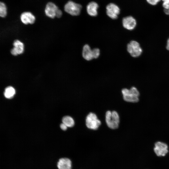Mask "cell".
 Masks as SVG:
<instances>
[{"instance_id":"obj_8","label":"cell","mask_w":169,"mask_h":169,"mask_svg":"<svg viewBox=\"0 0 169 169\" xmlns=\"http://www.w3.org/2000/svg\"><path fill=\"white\" fill-rule=\"evenodd\" d=\"M122 22L123 27L130 30L134 29L137 24L136 19L131 16H127L124 18Z\"/></svg>"},{"instance_id":"obj_20","label":"cell","mask_w":169,"mask_h":169,"mask_svg":"<svg viewBox=\"0 0 169 169\" xmlns=\"http://www.w3.org/2000/svg\"><path fill=\"white\" fill-rule=\"evenodd\" d=\"M161 2L164 9H169V0H161Z\"/></svg>"},{"instance_id":"obj_16","label":"cell","mask_w":169,"mask_h":169,"mask_svg":"<svg viewBox=\"0 0 169 169\" xmlns=\"http://www.w3.org/2000/svg\"><path fill=\"white\" fill-rule=\"evenodd\" d=\"M15 93V89L13 87L9 86L5 88L4 95L6 98L11 99L14 96Z\"/></svg>"},{"instance_id":"obj_18","label":"cell","mask_w":169,"mask_h":169,"mask_svg":"<svg viewBox=\"0 0 169 169\" xmlns=\"http://www.w3.org/2000/svg\"><path fill=\"white\" fill-rule=\"evenodd\" d=\"M149 5L152 6H155L161 2V0H146Z\"/></svg>"},{"instance_id":"obj_11","label":"cell","mask_w":169,"mask_h":169,"mask_svg":"<svg viewBox=\"0 0 169 169\" xmlns=\"http://www.w3.org/2000/svg\"><path fill=\"white\" fill-rule=\"evenodd\" d=\"M14 48L11 50V54L16 56L22 54L24 51V45L23 43L19 40H16L13 43Z\"/></svg>"},{"instance_id":"obj_13","label":"cell","mask_w":169,"mask_h":169,"mask_svg":"<svg viewBox=\"0 0 169 169\" xmlns=\"http://www.w3.org/2000/svg\"><path fill=\"white\" fill-rule=\"evenodd\" d=\"M99 7L98 4L95 2L90 3L86 7L87 11L90 16H96L98 14L97 9Z\"/></svg>"},{"instance_id":"obj_22","label":"cell","mask_w":169,"mask_h":169,"mask_svg":"<svg viewBox=\"0 0 169 169\" xmlns=\"http://www.w3.org/2000/svg\"><path fill=\"white\" fill-rule=\"evenodd\" d=\"M60 127L63 131H66L67 129V127L63 123L60 125Z\"/></svg>"},{"instance_id":"obj_4","label":"cell","mask_w":169,"mask_h":169,"mask_svg":"<svg viewBox=\"0 0 169 169\" xmlns=\"http://www.w3.org/2000/svg\"><path fill=\"white\" fill-rule=\"evenodd\" d=\"M82 8V6L78 3L70 1L64 7L65 11L72 16H77L79 14Z\"/></svg>"},{"instance_id":"obj_24","label":"cell","mask_w":169,"mask_h":169,"mask_svg":"<svg viewBox=\"0 0 169 169\" xmlns=\"http://www.w3.org/2000/svg\"><path fill=\"white\" fill-rule=\"evenodd\" d=\"M166 48L167 49L169 50V38L167 40Z\"/></svg>"},{"instance_id":"obj_5","label":"cell","mask_w":169,"mask_h":169,"mask_svg":"<svg viewBox=\"0 0 169 169\" xmlns=\"http://www.w3.org/2000/svg\"><path fill=\"white\" fill-rule=\"evenodd\" d=\"M127 50L133 57H137L140 56L142 51L139 44L136 41H131L127 45Z\"/></svg>"},{"instance_id":"obj_7","label":"cell","mask_w":169,"mask_h":169,"mask_svg":"<svg viewBox=\"0 0 169 169\" xmlns=\"http://www.w3.org/2000/svg\"><path fill=\"white\" fill-rule=\"evenodd\" d=\"M107 15L112 19H116L120 14V9L119 7L113 3L108 4L106 7Z\"/></svg>"},{"instance_id":"obj_9","label":"cell","mask_w":169,"mask_h":169,"mask_svg":"<svg viewBox=\"0 0 169 169\" xmlns=\"http://www.w3.org/2000/svg\"><path fill=\"white\" fill-rule=\"evenodd\" d=\"M57 166L58 169H72V161L67 157H61L57 162Z\"/></svg>"},{"instance_id":"obj_19","label":"cell","mask_w":169,"mask_h":169,"mask_svg":"<svg viewBox=\"0 0 169 169\" xmlns=\"http://www.w3.org/2000/svg\"><path fill=\"white\" fill-rule=\"evenodd\" d=\"M93 59L98 58L100 54V50L99 49L95 48L92 49Z\"/></svg>"},{"instance_id":"obj_3","label":"cell","mask_w":169,"mask_h":169,"mask_svg":"<svg viewBox=\"0 0 169 169\" xmlns=\"http://www.w3.org/2000/svg\"><path fill=\"white\" fill-rule=\"evenodd\" d=\"M85 121L87 127L93 130L97 129L101 124L96 115L92 112H90L87 116Z\"/></svg>"},{"instance_id":"obj_14","label":"cell","mask_w":169,"mask_h":169,"mask_svg":"<svg viewBox=\"0 0 169 169\" xmlns=\"http://www.w3.org/2000/svg\"><path fill=\"white\" fill-rule=\"evenodd\" d=\"M82 55L83 58L89 61L93 59L92 50L88 44L84 46Z\"/></svg>"},{"instance_id":"obj_12","label":"cell","mask_w":169,"mask_h":169,"mask_svg":"<svg viewBox=\"0 0 169 169\" xmlns=\"http://www.w3.org/2000/svg\"><path fill=\"white\" fill-rule=\"evenodd\" d=\"M20 19L22 22L25 24H33L35 21L34 16L30 12H24L21 14Z\"/></svg>"},{"instance_id":"obj_2","label":"cell","mask_w":169,"mask_h":169,"mask_svg":"<svg viewBox=\"0 0 169 169\" xmlns=\"http://www.w3.org/2000/svg\"><path fill=\"white\" fill-rule=\"evenodd\" d=\"M105 121L108 126L110 129L117 128L120 122V118L117 112L115 111H107L105 114Z\"/></svg>"},{"instance_id":"obj_1","label":"cell","mask_w":169,"mask_h":169,"mask_svg":"<svg viewBox=\"0 0 169 169\" xmlns=\"http://www.w3.org/2000/svg\"><path fill=\"white\" fill-rule=\"evenodd\" d=\"M121 92L124 100L131 103H136L139 100L140 93L138 90L135 87H132L130 89L124 88Z\"/></svg>"},{"instance_id":"obj_10","label":"cell","mask_w":169,"mask_h":169,"mask_svg":"<svg viewBox=\"0 0 169 169\" xmlns=\"http://www.w3.org/2000/svg\"><path fill=\"white\" fill-rule=\"evenodd\" d=\"M58 9V7L54 3L49 2L46 5L45 13L47 16L53 18L56 17V12Z\"/></svg>"},{"instance_id":"obj_6","label":"cell","mask_w":169,"mask_h":169,"mask_svg":"<svg viewBox=\"0 0 169 169\" xmlns=\"http://www.w3.org/2000/svg\"><path fill=\"white\" fill-rule=\"evenodd\" d=\"M154 151L157 156H164L168 152V147L165 143L161 141H157L155 144Z\"/></svg>"},{"instance_id":"obj_17","label":"cell","mask_w":169,"mask_h":169,"mask_svg":"<svg viewBox=\"0 0 169 169\" xmlns=\"http://www.w3.org/2000/svg\"><path fill=\"white\" fill-rule=\"evenodd\" d=\"M7 14V8L5 4L3 2L0 3V16L1 17H5Z\"/></svg>"},{"instance_id":"obj_23","label":"cell","mask_w":169,"mask_h":169,"mask_svg":"<svg viewBox=\"0 0 169 169\" xmlns=\"http://www.w3.org/2000/svg\"><path fill=\"white\" fill-rule=\"evenodd\" d=\"M164 12L165 14L166 15L169 16V9H164Z\"/></svg>"},{"instance_id":"obj_21","label":"cell","mask_w":169,"mask_h":169,"mask_svg":"<svg viewBox=\"0 0 169 169\" xmlns=\"http://www.w3.org/2000/svg\"><path fill=\"white\" fill-rule=\"evenodd\" d=\"M62 11L59 9L56 12V17L57 18H59L62 16Z\"/></svg>"},{"instance_id":"obj_15","label":"cell","mask_w":169,"mask_h":169,"mask_svg":"<svg viewBox=\"0 0 169 169\" xmlns=\"http://www.w3.org/2000/svg\"><path fill=\"white\" fill-rule=\"evenodd\" d=\"M62 123L67 127H71L74 125L75 122L73 119L70 116H65L62 119Z\"/></svg>"}]
</instances>
